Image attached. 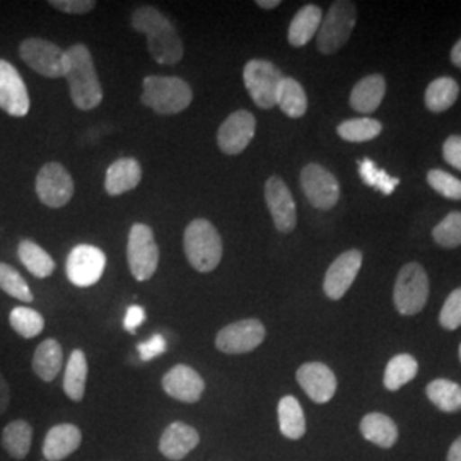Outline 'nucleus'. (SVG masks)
I'll return each mask as SVG.
<instances>
[{
	"label": "nucleus",
	"mask_w": 461,
	"mask_h": 461,
	"mask_svg": "<svg viewBox=\"0 0 461 461\" xmlns=\"http://www.w3.org/2000/svg\"><path fill=\"white\" fill-rule=\"evenodd\" d=\"M11 403V388L7 379L4 378V375L0 373V415L7 412Z\"/></svg>",
	"instance_id": "de8ad7c7"
},
{
	"label": "nucleus",
	"mask_w": 461,
	"mask_h": 461,
	"mask_svg": "<svg viewBox=\"0 0 461 461\" xmlns=\"http://www.w3.org/2000/svg\"><path fill=\"white\" fill-rule=\"evenodd\" d=\"M361 434L366 441L388 449L395 446L398 439V428L393 419H390L384 413H367L361 420Z\"/></svg>",
	"instance_id": "a878e982"
},
{
	"label": "nucleus",
	"mask_w": 461,
	"mask_h": 461,
	"mask_svg": "<svg viewBox=\"0 0 461 461\" xmlns=\"http://www.w3.org/2000/svg\"><path fill=\"white\" fill-rule=\"evenodd\" d=\"M257 120L253 113L247 110H238L230 113L217 131V146L228 154L238 156L249 146L251 139L255 137Z\"/></svg>",
	"instance_id": "ddd939ff"
},
{
	"label": "nucleus",
	"mask_w": 461,
	"mask_h": 461,
	"mask_svg": "<svg viewBox=\"0 0 461 461\" xmlns=\"http://www.w3.org/2000/svg\"><path fill=\"white\" fill-rule=\"evenodd\" d=\"M439 323L446 330H456L461 327V287L453 291L445 301V306L439 313Z\"/></svg>",
	"instance_id": "79ce46f5"
},
{
	"label": "nucleus",
	"mask_w": 461,
	"mask_h": 461,
	"mask_svg": "<svg viewBox=\"0 0 461 461\" xmlns=\"http://www.w3.org/2000/svg\"><path fill=\"white\" fill-rule=\"evenodd\" d=\"M127 260L133 277L139 282H146L156 274L159 248L154 240V230L148 224H133L127 243Z\"/></svg>",
	"instance_id": "0eeeda50"
},
{
	"label": "nucleus",
	"mask_w": 461,
	"mask_h": 461,
	"mask_svg": "<svg viewBox=\"0 0 461 461\" xmlns=\"http://www.w3.org/2000/svg\"><path fill=\"white\" fill-rule=\"evenodd\" d=\"M183 248L190 265L202 274L212 272L222 258V240L207 219L192 221L183 234Z\"/></svg>",
	"instance_id": "f03ea898"
},
{
	"label": "nucleus",
	"mask_w": 461,
	"mask_h": 461,
	"mask_svg": "<svg viewBox=\"0 0 461 461\" xmlns=\"http://www.w3.org/2000/svg\"><path fill=\"white\" fill-rule=\"evenodd\" d=\"M296 379L314 403H327L337 392V378L327 364H303L297 369Z\"/></svg>",
	"instance_id": "a211bd4d"
},
{
	"label": "nucleus",
	"mask_w": 461,
	"mask_h": 461,
	"mask_svg": "<svg viewBox=\"0 0 461 461\" xmlns=\"http://www.w3.org/2000/svg\"><path fill=\"white\" fill-rule=\"evenodd\" d=\"M70 86L72 103L89 112L99 106L103 101V87L99 83L98 72L89 49L86 45H72L66 50V76Z\"/></svg>",
	"instance_id": "f257e3e1"
},
{
	"label": "nucleus",
	"mask_w": 461,
	"mask_h": 461,
	"mask_svg": "<svg viewBox=\"0 0 461 461\" xmlns=\"http://www.w3.org/2000/svg\"><path fill=\"white\" fill-rule=\"evenodd\" d=\"M265 337H267V330L264 323L260 320L248 318V320L230 323L228 327L221 330L215 337V347L222 354L240 356L262 346Z\"/></svg>",
	"instance_id": "1a4fd4ad"
},
{
	"label": "nucleus",
	"mask_w": 461,
	"mask_h": 461,
	"mask_svg": "<svg viewBox=\"0 0 461 461\" xmlns=\"http://www.w3.org/2000/svg\"><path fill=\"white\" fill-rule=\"evenodd\" d=\"M383 131V125L375 118H356V120H347L342 122L337 129L339 135L347 140V142H367L376 139Z\"/></svg>",
	"instance_id": "f704fd0d"
},
{
	"label": "nucleus",
	"mask_w": 461,
	"mask_h": 461,
	"mask_svg": "<svg viewBox=\"0 0 461 461\" xmlns=\"http://www.w3.org/2000/svg\"><path fill=\"white\" fill-rule=\"evenodd\" d=\"M173 26L171 21L156 7L152 5H144L139 7L132 14V28L139 33L149 34L158 33L161 30H166Z\"/></svg>",
	"instance_id": "4c0bfd02"
},
{
	"label": "nucleus",
	"mask_w": 461,
	"mask_h": 461,
	"mask_svg": "<svg viewBox=\"0 0 461 461\" xmlns=\"http://www.w3.org/2000/svg\"><path fill=\"white\" fill-rule=\"evenodd\" d=\"M277 413H279V428L282 436L293 441H297L304 436L306 417L296 396H284L279 402Z\"/></svg>",
	"instance_id": "cd10ccee"
},
{
	"label": "nucleus",
	"mask_w": 461,
	"mask_h": 461,
	"mask_svg": "<svg viewBox=\"0 0 461 461\" xmlns=\"http://www.w3.org/2000/svg\"><path fill=\"white\" fill-rule=\"evenodd\" d=\"M140 180H142L140 163L133 158H122L108 167L106 178H104V188L108 195L116 197L137 188Z\"/></svg>",
	"instance_id": "412c9836"
},
{
	"label": "nucleus",
	"mask_w": 461,
	"mask_h": 461,
	"mask_svg": "<svg viewBox=\"0 0 461 461\" xmlns=\"http://www.w3.org/2000/svg\"><path fill=\"white\" fill-rule=\"evenodd\" d=\"M32 106L26 84L23 81L16 67L0 59V110L7 115H28Z\"/></svg>",
	"instance_id": "4468645a"
},
{
	"label": "nucleus",
	"mask_w": 461,
	"mask_h": 461,
	"mask_svg": "<svg viewBox=\"0 0 461 461\" xmlns=\"http://www.w3.org/2000/svg\"><path fill=\"white\" fill-rule=\"evenodd\" d=\"M142 103L159 115H176L186 110L194 99L190 84L180 77L148 76L142 83Z\"/></svg>",
	"instance_id": "7ed1b4c3"
},
{
	"label": "nucleus",
	"mask_w": 461,
	"mask_h": 461,
	"mask_svg": "<svg viewBox=\"0 0 461 461\" xmlns=\"http://www.w3.org/2000/svg\"><path fill=\"white\" fill-rule=\"evenodd\" d=\"M36 194L41 203L51 209H60L74 197L76 185L60 163H47L36 176Z\"/></svg>",
	"instance_id": "9d476101"
},
{
	"label": "nucleus",
	"mask_w": 461,
	"mask_h": 461,
	"mask_svg": "<svg viewBox=\"0 0 461 461\" xmlns=\"http://www.w3.org/2000/svg\"><path fill=\"white\" fill-rule=\"evenodd\" d=\"M428 183L439 195L451 200H461L460 180L443 169H430L428 173Z\"/></svg>",
	"instance_id": "a19ab883"
},
{
	"label": "nucleus",
	"mask_w": 461,
	"mask_h": 461,
	"mask_svg": "<svg viewBox=\"0 0 461 461\" xmlns=\"http://www.w3.org/2000/svg\"><path fill=\"white\" fill-rule=\"evenodd\" d=\"M33 443V428L30 422L17 419L2 430V446L14 460H24L30 455Z\"/></svg>",
	"instance_id": "bb28decb"
},
{
	"label": "nucleus",
	"mask_w": 461,
	"mask_h": 461,
	"mask_svg": "<svg viewBox=\"0 0 461 461\" xmlns=\"http://www.w3.org/2000/svg\"><path fill=\"white\" fill-rule=\"evenodd\" d=\"M460 95V86L451 77H439L429 84L426 89V106L432 113L449 110Z\"/></svg>",
	"instance_id": "2f4dec72"
},
{
	"label": "nucleus",
	"mask_w": 461,
	"mask_h": 461,
	"mask_svg": "<svg viewBox=\"0 0 461 461\" xmlns=\"http://www.w3.org/2000/svg\"><path fill=\"white\" fill-rule=\"evenodd\" d=\"M144 320H146V312H144V308H140V306H131L129 310H127V313H125V320H123V327L127 331H135V330L139 329L142 323H144Z\"/></svg>",
	"instance_id": "49530a36"
},
{
	"label": "nucleus",
	"mask_w": 461,
	"mask_h": 461,
	"mask_svg": "<svg viewBox=\"0 0 461 461\" xmlns=\"http://www.w3.org/2000/svg\"><path fill=\"white\" fill-rule=\"evenodd\" d=\"M106 267V257L93 245H77L67 258V277L77 287H91L98 282Z\"/></svg>",
	"instance_id": "f8f14e48"
},
{
	"label": "nucleus",
	"mask_w": 461,
	"mask_h": 461,
	"mask_svg": "<svg viewBox=\"0 0 461 461\" xmlns=\"http://www.w3.org/2000/svg\"><path fill=\"white\" fill-rule=\"evenodd\" d=\"M148 49L150 57L161 66H176L185 53L182 38L176 33L175 26L149 34Z\"/></svg>",
	"instance_id": "4be33fe9"
},
{
	"label": "nucleus",
	"mask_w": 461,
	"mask_h": 461,
	"mask_svg": "<svg viewBox=\"0 0 461 461\" xmlns=\"http://www.w3.org/2000/svg\"><path fill=\"white\" fill-rule=\"evenodd\" d=\"M83 443V432L74 424H59L50 429L43 441V456L49 461L66 460L79 449Z\"/></svg>",
	"instance_id": "aec40b11"
},
{
	"label": "nucleus",
	"mask_w": 461,
	"mask_h": 461,
	"mask_svg": "<svg viewBox=\"0 0 461 461\" xmlns=\"http://www.w3.org/2000/svg\"><path fill=\"white\" fill-rule=\"evenodd\" d=\"M301 186L310 203L318 211H330L340 198L339 180L323 166H304L301 171Z\"/></svg>",
	"instance_id": "9b49d317"
},
{
	"label": "nucleus",
	"mask_w": 461,
	"mask_h": 461,
	"mask_svg": "<svg viewBox=\"0 0 461 461\" xmlns=\"http://www.w3.org/2000/svg\"><path fill=\"white\" fill-rule=\"evenodd\" d=\"M166 347H167V342H166V339L163 335H152L148 342L139 344L137 348H139L140 359L148 363V361H152V359L159 357L161 354H165Z\"/></svg>",
	"instance_id": "c03bdc74"
},
{
	"label": "nucleus",
	"mask_w": 461,
	"mask_h": 461,
	"mask_svg": "<svg viewBox=\"0 0 461 461\" xmlns=\"http://www.w3.org/2000/svg\"><path fill=\"white\" fill-rule=\"evenodd\" d=\"M277 106L289 118H301L308 110V98L303 86L293 77H284L277 93Z\"/></svg>",
	"instance_id": "7c9ffc66"
},
{
	"label": "nucleus",
	"mask_w": 461,
	"mask_h": 461,
	"mask_svg": "<svg viewBox=\"0 0 461 461\" xmlns=\"http://www.w3.org/2000/svg\"><path fill=\"white\" fill-rule=\"evenodd\" d=\"M282 79L284 76L279 67L264 59L249 60L243 70L248 95L262 110H270L277 104V93Z\"/></svg>",
	"instance_id": "423d86ee"
},
{
	"label": "nucleus",
	"mask_w": 461,
	"mask_h": 461,
	"mask_svg": "<svg viewBox=\"0 0 461 461\" xmlns=\"http://www.w3.org/2000/svg\"><path fill=\"white\" fill-rule=\"evenodd\" d=\"M361 265L363 253L359 249H348L330 265L323 280V291L327 297L331 301H339L346 296L361 270Z\"/></svg>",
	"instance_id": "dca6fc26"
},
{
	"label": "nucleus",
	"mask_w": 461,
	"mask_h": 461,
	"mask_svg": "<svg viewBox=\"0 0 461 461\" xmlns=\"http://www.w3.org/2000/svg\"><path fill=\"white\" fill-rule=\"evenodd\" d=\"M50 5L67 14H87L96 7L95 0H50Z\"/></svg>",
	"instance_id": "37998d69"
},
{
	"label": "nucleus",
	"mask_w": 461,
	"mask_h": 461,
	"mask_svg": "<svg viewBox=\"0 0 461 461\" xmlns=\"http://www.w3.org/2000/svg\"><path fill=\"white\" fill-rule=\"evenodd\" d=\"M443 156L447 165L461 171V135H451L446 139Z\"/></svg>",
	"instance_id": "a18cd8bd"
},
{
	"label": "nucleus",
	"mask_w": 461,
	"mask_h": 461,
	"mask_svg": "<svg viewBox=\"0 0 461 461\" xmlns=\"http://www.w3.org/2000/svg\"><path fill=\"white\" fill-rule=\"evenodd\" d=\"M0 289L14 299H19L21 303H33L34 296L30 289V285L26 284V280L23 279V276L17 272L14 267L11 265L2 264L0 262Z\"/></svg>",
	"instance_id": "e433bc0d"
},
{
	"label": "nucleus",
	"mask_w": 461,
	"mask_h": 461,
	"mask_svg": "<svg viewBox=\"0 0 461 461\" xmlns=\"http://www.w3.org/2000/svg\"><path fill=\"white\" fill-rule=\"evenodd\" d=\"M451 62L461 68V40L451 50Z\"/></svg>",
	"instance_id": "8fccbe9b"
},
{
	"label": "nucleus",
	"mask_w": 461,
	"mask_h": 461,
	"mask_svg": "<svg viewBox=\"0 0 461 461\" xmlns=\"http://www.w3.org/2000/svg\"><path fill=\"white\" fill-rule=\"evenodd\" d=\"M356 16L357 13H356L354 2H347V0L333 2L316 34L318 50L325 55H330L342 49L354 32Z\"/></svg>",
	"instance_id": "20e7f679"
},
{
	"label": "nucleus",
	"mask_w": 461,
	"mask_h": 461,
	"mask_svg": "<svg viewBox=\"0 0 461 461\" xmlns=\"http://www.w3.org/2000/svg\"><path fill=\"white\" fill-rule=\"evenodd\" d=\"M64 350L55 339H47L36 347L33 356L34 375L45 383H51L62 371Z\"/></svg>",
	"instance_id": "393cba45"
},
{
	"label": "nucleus",
	"mask_w": 461,
	"mask_h": 461,
	"mask_svg": "<svg viewBox=\"0 0 461 461\" xmlns=\"http://www.w3.org/2000/svg\"><path fill=\"white\" fill-rule=\"evenodd\" d=\"M257 5L262 9H276V7H279L280 0H258Z\"/></svg>",
	"instance_id": "3c124183"
},
{
	"label": "nucleus",
	"mask_w": 461,
	"mask_h": 461,
	"mask_svg": "<svg viewBox=\"0 0 461 461\" xmlns=\"http://www.w3.org/2000/svg\"><path fill=\"white\" fill-rule=\"evenodd\" d=\"M460 361H461V346H460Z\"/></svg>",
	"instance_id": "603ef678"
},
{
	"label": "nucleus",
	"mask_w": 461,
	"mask_h": 461,
	"mask_svg": "<svg viewBox=\"0 0 461 461\" xmlns=\"http://www.w3.org/2000/svg\"><path fill=\"white\" fill-rule=\"evenodd\" d=\"M359 175L366 185L376 188L384 195H392L400 183L398 178H393L386 171L379 169L378 166L375 165V161H371L367 158L359 161Z\"/></svg>",
	"instance_id": "58836bf2"
},
{
	"label": "nucleus",
	"mask_w": 461,
	"mask_h": 461,
	"mask_svg": "<svg viewBox=\"0 0 461 461\" xmlns=\"http://www.w3.org/2000/svg\"><path fill=\"white\" fill-rule=\"evenodd\" d=\"M17 255H19V260L28 268V272L33 274L38 279H47L55 270L53 258L32 240H24L19 243Z\"/></svg>",
	"instance_id": "c756f323"
},
{
	"label": "nucleus",
	"mask_w": 461,
	"mask_h": 461,
	"mask_svg": "<svg viewBox=\"0 0 461 461\" xmlns=\"http://www.w3.org/2000/svg\"><path fill=\"white\" fill-rule=\"evenodd\" d=\"M419 371V364L411 354H398L384 369V388L390 392H398L402 386L411 383Z\"/></svg>",
	"instance_id": "72a5a7b5"
},
{
	"label": "nucleus",
	"mask_w": 461,
	"mask_h": 461,
	"mask_svg": "<svg viewBox=\"0 0 461 461\" xmlns=\"http://www.w3.org/2000/svg\"><path fill=\"white\" fill-rule=\"evenodd\" d=\"M19 55L43 77L59 79L66 76V50L41 38H28L21 43Z\"/></svg>",
	"instance_id": "6e6552de"
},
{
	"label": "nucleus",
	"mask_w": 461,
	"mask_h": 461,
	"mask_svg": "<svg viewBox=\"0 0 461 461\" xmlns=\"http://www.w3.org/2000/svg\"><path fill=\"white\" fill-rule=\"evenodd\" d=\"M323 21V13L318 5H304L297 11L296 16L293 17L287 40L293 47L301 49L312 41V38L318 34V30Z\"/></svg>",
	"instance_id": "b1692460"
},
{
	"label": "nucleus",
	"mask_w": 461,
	"mask_h": 461,
	"mask_svg": "<svg viewBox=\"0 0 461 461\" xmlns=\"http://www.w3.org/2000/svg\"><path fill=\"white\" fill-rule=\"evenodd\" d=\"M384 93H386V83L383 76L379 74L367 76L354 86L350 93V106L357 113H364V115L373 113L378 110L381 101L384 98Z\"/></svg>",
	"instance_id": "5701e85b"
},
{
	"label": "nucleus",
	"mask_w": 461,
	"mask_h": 461,
	"mask_svg": "<svg viewBox=\"0 0 461 461\" xmlns=\"http://www.w3.org/2000/svg\"><path fill=\"white\" fill-rule=\"evenodd\" d=\"M447 461H461V436L449 447Z\"/></svg>",
	"instance_id": "09e8293b"
},
{
	"label": "nucleus",
	"mask_w": 461,
	"mask_h": 461,
	"mask_svg": "<svg viewBox=\"0 0 461 461\" xmlns=\"http://www.w3.org/2000/svg\"><path fill=\"white\" fill-rule=\"evenodd\" d=\"M87 381V357L81 348H76L67 363L64 392L72 402H83Z\"/></svg>",
	"instance_id": "c85d7f7f"
},
{
	"label": "nucleus",
	"mask_w": 461,
	"mask_h": 461,
	"mask_svg": "<svg viewBox=\"0 0 461 461\" xmlns=\"http://www.w3.org/2000/svg\"><path fill=\"white\" fill-rule=\"evenodd\" d=\"M200 443V434L195 428L182 420L171 422L159 439L161 455L171 461H180L188 456Z\"/></svg>",
	"instance_id": "6ab92c4d"
},
{
	"label": "nucleus",
	"mask_w": 461,
	"mask_h": 461,
	"mask_svg": "<svg viewBox=\"0 0 461 461\" xmlns=\"http://www.w3.org/2000/svg\"><path fill=\"white\" fill-rule=\"evenodd\" d=\"M429 299V277L420 264L402 267L396 277L393 301L398 313L405 316L420 313Z\"/></svg>",
	"instance_id": "39448f33"
},
{
	"label": "nucleus",
	"mask_w": 461,
	"mask_h": 461,
	"mask_svg": "<svg viewBox=\"0 0 461 461\" xmlns=\"http://www.w3.org/2000/svg\"><path fill=\"white\" fill-rule=\"evenodd\" d=\"M9 323L23 339H34L45 329V320L33 308L17 306L9 314Z\"/></svg>",
	"instance_id": "c9c22d12"
},
{
	"label": "nucleus",
	"mask_w": 461,
	"mask_h": 461,
	"mask_svg": "<svg viewBox=\"0 0 461 461\" xmlns=\"http://www.w3.org/2000/svg\"><path fill=\"white\" fill-rule=\"evenodd\" d=\"M265 200L274 224L280 232H291L297 224L296 202L289 186L279 176H270L265 183Z\"/></svg>",
	"instance_id": "2eb2a0df"
},
{
	"label": "nucleus",
	"mask_w": 461,
	"mask_h": 461,
	"mask_svg": "<svg viewBox=\"0 0 461 461\" xmlns=\"http://www.w3.org/2000/svg\"><path fill=\"white\" fill-rule=\"evenodd\" d=\"M426 393L439 411L446 413L461 411V386L449 379H434L426 388Z\"/></svg>",
	"instance_id": "473e14b6"
},
{
	"label": "nucleus",
	"mask_w": 461,
	"mask_h": 461,
	"mask_svg": "<svg viewBox=\"0 0 461 461\" xmlns=\"http://www.w3.org/2000/svg\"><path fill=\"white\" fill-rule=\"evenodd\" d=\"M163 390L183 403H197L205 392V381L194 367L176 364L163 376Z\"/></svg>",
	"instance_id": "f3484780"
},
{
	"label": "nucleus",
	"mask_w": 461,
	"mask_h": 461,
	"mask_svg": "<svg viewBox=\"0 0 461 461\" xmlns=\"http://www.w3.org/2000/svg\"><path fill=\"white\" fill-rule=\"evenodd\" d=\"M432 238L439 247H461V212L446 215L432 230Z\"/></svg>",
	"instance_id": "ea45409f"
}]
</instances>
